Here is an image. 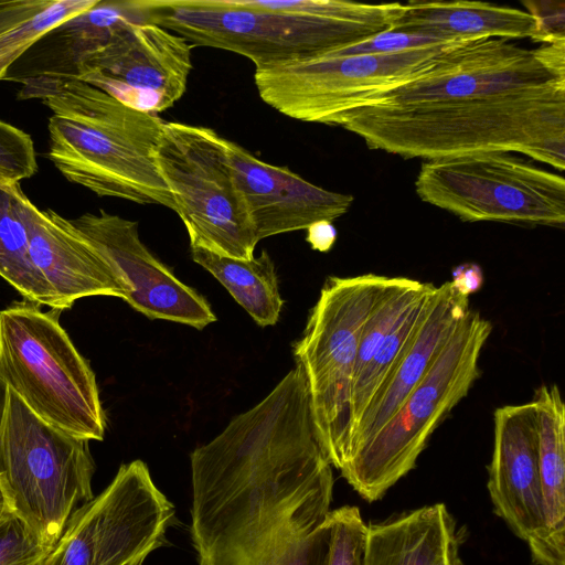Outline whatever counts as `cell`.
I'll use <instances>...</instances> for the list:
<instances>
[{
	"mask_svg": "<svg viewBox=\"0 0 565 565\" xmlns=\"http://www.w3.org/2000/svg\"><path fill=\"white\" fill-rule=\"evenodd\" d=\"M130 22H145L135 0H99L92 9L60 23L41 36L29 49L35 50L36 54L26 55L29 72L21 77L74 76L83 57L104 44L116 29Z\"/></svg>",
	"mask_w": 565,
	"mask_h": 565,
	"instance_id": "obj_22",
	"label": "cell"
},
{
	"mask_svg": "<svg viewBox=\"0 0 565 565\" xmlns=\"http://www.w3.org/2000/svg\"><path fill=\"white\" fill-rule=\"evenodd\" d=\"M390 277H329L292 351L306 377L318 439L340 470L351 425V385L366 320Z\"/></svg>",
	"mask_w": 565,
	"mask_h": 565,
	"instance_id": "obj_8",
	"label": "cell"
},
{
	"mask_svg": "<svg viewBox=\"0 0 565 565\" xmlns=\"http://www.w3.org/2000/svg\"><path fill=\"white\" fill-rule=\"evenodd\" d=\"M190 467L199 565H318L334 480L299 365L196 447Z\"/></svg>",
	"mask_w": 565,
	"mask_h": 565,
	"instance_id": "obj_1",
	"label": "cell"
},
{
	"mask_svg": "<svg viewBox=\"0 0 565 565\" xmlns=\"http://www.w3.org/2000/svg\"><path fill=\"white\" fill-rule=\"evenodd\" d=\"M52 0L0 1V32L17 25L46 8Z\"/></svg>",
	"mask_w": 565,
	"mask_h": 565,
	"instance_id": "obj_33",
	"label": "cell"
},
{
	"mask_svg": "<svg viewBox=\"0 0 565 565\" xmlns=\"http://www.w3.org/2000/svg\"><path fill=\"white\" fill-rule=\"evenodd\" d=\"M88 443L41 419L0 376V490L7 508L47 547L94 498Z\"/></svg>",
	"mask_w": 565,
	"mask_h": 565,
	"instance_id": "obj_5",
	"label": "cell"
},
{
	"mask_svg": "<svg viewBox=\"0 0 565 565\" xmlns=\"http://www.w3.org/2000/svg\"><path fill=\"white\" fill-rule=\"evenodd\" d=\"M61 312L28 300L0 310V376L49 425L103 440L106 417L96 377L60 324Z\"/></svg>",
	"mask_w": 565,
	"mask_h": 565,
	"instance_id": "obj_6",
	"label": "cell"
},
{
	"mask_svg": "<svg viewBox=\"0 0 565 565\" xmlns=\"http://www.w3.org/2000/svg\"><path fill=\"white\" fill-rule=\"evenodd\" d=\"M392 31L447 42L495 38L537 43L536 22L525 10L478 1H409Z\"/></svg>",
	"mask_w": 565,
	"mask_h": 565,
	"instance_id": "obj_21",
	"label": "cell"
},
{
	"mask_svg": "<svg viewBox=\"0 0 565 565\" xmlns=\"http://www.w3.org/2000/svg\"><path fill=\"white\" fill-rule=\"evenodd\" d=\"M20 200L31 262L54 292L58 310L85 297L125 298L122 280L71 218L40 210L23 191Z\"/></svg>",
	"mask_w": 565,
	"mask_h": 565,
	"instance_id": "obj_17",
	"label": "cell"
},
{
	"mask_svg": "<svg viewBox=\"0 0 565 565\" xmlns=\"http://www.w3.org/2000/svg\"><path fill=\"white\" fill-rule=\"evenodd\" d=\"M174 507L139 459L68 519L46 565H143L163 545Z\"/></svg>",
	"mask_w": 565,
	"mask_h": 565,
	"instance_id": "obj_12",
	"label": "cell"
},
{
	"mask_svg": "<svg viewBox=\"0 0 565 565\" xmlns=\"http://www.w3.org/2000/svg\"><path fill=\"white\" fill-rule=\"evenodd\" d=\"M415 189L422 201L467 222L565 224L564 178L511 152L426 160Z\"/></svg>",
	"mask_w": 565,
	"mask_h": 565,
	"instance_id": "obj_10",
	"label": "cell"
},
{
	"mask_svg": "<svg viewBox=\"0 0 565 565\" xmlns=\"http://www.w3.org/2000/svg\"><path fill=\"white\" fill-rule=\"evenodd\" d=\"M458 540L445 504L423 507L367 525L364 565H436Z\"/></svg>",
	"mask_w": 565,
	"mask_h": 565,
	"instance_id": "obj_23",
	"label": "cell"
},
{
	"mask_svg": "<svg viewBox=\"0 0 565 565\" xmlns=\"http://www.w3.org/2000/svg\"><path fill=\"white\" fill-rule=\"evenodd\" d=\"M19 99H39L51 111L46 157L70 182L98 196L138 204H175L154 159L164 121L131 109L72 76L10 78Z\"/></svg>",
	"mask_w": 565,
	"mask_h": 565,
	"instance_id": "obj_3",
	"label": "cell"
},
{
	"mask_svg": "<svg viewBox=\"0 0 565 565\" xmlns=\"http://www.w3.org/2000/svg\"><path fill=\"white\" fill-rule=\"evenodd\" d=\"M469 309V298L458 294L450 280L435 287L411 347L352 431L343 465L395 415Z\"/></svg>",
	"mask_w": 565,
	"mask_h": 565,
	"instance_id": "obj_19",
	"label": "cell"
},
{
	"mask_svg": "<svg viewBox=\"0 0 565 565\" xmlns=\"http://www.w3.org/2000/svg\"><path fill=\"white\" fill-rule=\"evenodd\" d=\"M99 0H52L32 18L0 32V79L46 32L95 7Z\"/></svg>",
	"mask_w": 565,
	"mask_h": 565,
	"instance_id": "obj_27",
	"label": "cell"
},
{
	"mask_svg": "<svg viewBox=\"0 0 565 565\" xmlns=\"http://www.w3.org/2000/svg\"><path fill=\"white\" fill-rule=\"evenodd\" d=\"M190 249L193 262L210 271L258 326L278 321L284 300L275 264L266 250L252 259H238L201 247Z\"/></svg>",
	"mask_w": 565,
	"mask_h": 565,
	"instance_id": "obj_24",
	"label": "cell"
},
{
	"mask_svg": "<svg viewBox=\"0 0 565 565\" xmlns=\"http://www.w3.org/2000/svg\"><path fill=\"white\" fill-rule=\"evenodd\" d=\"M226 153L258 242L277 234L307 230L344 215L354 198L322 189L290 171L256 158L225 139Z\"/></svg>",
	"mask_w": 565,
	"mask_h": 565,
	"instance_id": "obj_16",
	"label": "cell"
},
{
	"mask_svg": "<svg viewBox=\"0 0 565 565\" xmlns=\"http://www.w3.org/2000/svg\"><path fill=\"white\" fill-rule=\"evenodd\" d=\"M192 49L188 40L160 25L130 22L83 57L72 77L131 109L158 115L184 95Z\"/></svg>",
	"mask_w": 565,
	"mask_h": 565,
	"instance_id": "obj_14",
	"label": "cell"
},
{
	"mask_svg": "<svg viewBox=\"0 0 565 565\" xmlns=\"http://www.w3.org/2000/svg\"><path fill=\"white\" fill-rule=\"evenodd\" d=\"M71 222L122 280L124 300L135 310L150 319L199 330L216 320L209 302L177 278L141 242L137 222L104 210L84 213Z\"/></svg>",
	"mask_w": 565,
	"mask_h": 565,
	"instance_id": "obj_15",
	"label": "cell"
},
{
	"mask_svg": "<svg viewBox=\"0 0 565 565\" xmlns=\"http://www.w3.org/2000/svg\"><path fill=\"white\" fill-rule=\"evenodd\" d=\"M20 183L0 186V277L30 302L57 309L46 280L33 266L21 213Z\"/></svg>",
	"mask_w": 565,
	"mask_h": 565,
	"instance_id": "obj_25",
	"label": "cell"
},
{
	"mask_svg": "<svg viewBox=\"0 0 565 565\" xmlns=\"http://www.w3.org/2000/svg\"><path fill=\"white\" fill-rule=\"evenodd\" d=\"M306 231V241L312 249L318 252H329L337 241V230L332 222L320 221L310 225Z\"/></svg>",
	"mask_w": 565,
	"mask_h": 565,
	"instance_id": "obj_35",
	"label": "cell"
},
{
	"mask_svg": "<svg viewBox=\"0 0 565 565\" xmlns=\"http://www.w3.org/2000/svg\"><path fill=\"white\" fill-rule=\"evenodd\" d=\"M145 22L193 46L226 50L255 70L320 56L384 31L392 21H353L265 9L255 0H135Z\"/></svg>",
	"mask_w": 565,
	"mask_h": 565,
	"instance_id": "obj_4",
	"label": "cell"
},
{
	"mask_svg": "<svg viewBox=\"0 0 565 565\" xmlns=\"http://www.w3.org/2000/svg\"><path fill=\"white\" fill-rule=\"evenodd\" d=\"M7 505H6V502H4V499H3V495L1 493V490H0V518L1 515L4 513V511L7 510Z\"/></svg>",
	"mask_w": 565,
	"mask_h": 565,
	"instance_id": "obj_38",
	"label": "cell"
},
{
	"mask_svg": "<svg viewBox=\"0 0 565 565\" xmlns=\"http://www.w3.org/2000/svg\"><path fill=\"white\" fill-rule=\"evenodd\" d=\"M488 467V490L494 513L521 540L531 541L542 529L543 511L533 401L498 407Z\"/></svg>",
	"mask_w": 565,
	"mask_h": 565,
	"instance_id": "obj_18",
	"label": "cell"
},
{
	"mask_svg": "<svg viewBox=\"0 0 565 565\" xmlns=\"http://www.w3.org/2000/svg\"><path fill=\"white\" fill-rule=\"evenodd\" d=\"M154 159L190 247L252 259L258 239L233 175L225 138L207 127L164 121Z\"/></svg>",
	"mask_w": 565,
	"mask_h": 565,
	"instance_id": "obj_9",
	"label": "cell"
},
{
	"mask_svg": "<svg viewBox=\"0 0 565 565\" xmlns=\"http://www.w3.org/2000/svg\"><path fill=\"white\" fill-rule=\"evenodd\" d=\"M491 331V323L469 309L395 415L348 458L339 471L361 498L380 500L415 468L435 429L478 379Z\"/></svg>",
	"mask_w": 565,
	"mask_h": 565,
	"instance_id": "obj_7",
	"label": "cell"
},
{
	"mask_svg": "<svg viewBox=\"0 0 565 565\" xmlns=\"http://www.w3.org/2000/svg\"><path fill=\"white\" fill-rule=\"evenodd\" d=\"M435 287L436 286L406 312L391 334L376 350L364 370L353 380L351 386V425L349 438L373 398L385 385L411 347L423 322Z\"/></svg>",
	"mask_w": 565,
	"mask_h": 565,
	"instance_id": "obj_26",
	"label": "cell"
},
{
	"mask_svg": "<svg viewBox=\"0 0 565 565\" xmlns=\"http://www.w3.org/2000/svg\"><path fill=\"white\" fill-rule=\"evenodd\" d=\"M52 548L9 509L0 518V565H46Z\"/></svg>",
	"mask_w": 565,
	"mask_h": 565,
	"instance_id": "obj_29",
	"label": "cell"
},
{
	"mask_svg": "<svg viewBox=\"0 0 565 565\" xmlns=\"http://www.w3.org/2000/svg\"><path fill=\"white\" fill-rule=\"evenodd\" d=\"M14 183H20V182H15L6 171H3L0 168V186H6V185L14 184Z\"/></svg>",
	"mask_w": 565,
	"mask_h": 565,
	"instance_id": "obj_37",
	"label": "cell"
},
{
	"mask_svg": "<svg viewBox=\"0 0 565 565\" xmlns=\"http://www.w3.org/2000/svg\"><path fill=\"white\" fill-rule=\"evenodd\" d=\"M436 565H463L459 555V540L451 544Z\"/></svg>",
	"mask_w": 565,
	"mask_h": 565,
	"instance_id": "obj_36",
	"label": "cell"
},
{
	"mask_svg": "<svg viewBox=\"0 0 565 565\" xmlns=\"http://www.w3.org/2000/svg\"><path fill=\"white\" fill-rule=\"evenodd\" d=\"M458 42V41H457ZM444 40L408 34L395 31H384L374 36L350 45L343 49L328 52L322 55L344 56V55H367V54H391L404 51H411L434 45L447 44Z\"/></svg>",
	"mask_w": 565,
	"mask_h": 565,
	"instance_id": "obj_31",
	"label": "cell"
},
{
	"mask_svg": "<svg viewBox=\"0 0 565 565\" xmlns=\"http://www.w3.org/2000/svg\"><path fill=\"white\" fill-rule=\"evenodd\" d=\"M525 11L536 22L537 43L565 42V2L551 0L522 1Z\"/></svg>",
	"mask_w": 565,
	"mask_h": 565,
	"instance_id": "obj_32",
	"label": "cell"
},
{
	"mask_svg": "<svg viewBox=\"0 0 565 565\" xmlns=\"http://www.w3.org/2000/svg\"><path fill=\"white\" fill-rule=\"evenodd\" d=\"M0 168L15 182L38 171L36 153L30 135L0 120Z\"/></svg>",
	"mask_w": 565,
	"mask_h": 565,
	"instance_id": "obj_30",
	"label": "cell"
},
{
	"mask_svg": "<svg viewBox=\"0 0 565 565\" xmlns=\"http://www.w3.org/2000/svg\"><path fill=\"white\" fill-rule=\"evenodd\" d=\"M532 401L543 524L527 544L534 565H565V405L556 384L542 385Z\"/></svg>",
	"mask_w": 565,
	"mask_h": 565,
	"instance_id": "obj_20",
	"label": "cell"
},
{
	"mask_svg": "<svg viewBox=\"0 0 565 565\" xmlns=\"http://www.w3.org/2000/svg\"><path fill=\"white\" fill-rule=\"evenodd\" d=\"M452 43L391 54L320 55L255 70L254 81L262 100L280 114L337 126L345 113L423 73Z\"/></svg>",
	"mask_w": 565,
	"mask_h": 565,
	"instance_id": "obj_11",
	"label": "cell"
},
{
	"mask_svg": "<svg viewBox=\"0 0 565 565\" xmlns=\"http://www.w3.org/2000/svg\"><path fill=\"white\" fill-rule=\"evenodd\" d=\"M556 82H565V42L526 49L504 39L467 40L452 43L423 73L363 106L458 102Z\"/></svg>",
	"mask_w": 565,
	"mask_h": 565,
	"instance_id": "obj_13",
	"label": "cell"
},
{
	"mask_svg": "<svg viewBox=\"0 0 565 565\" xmlns=\"http://www.w3.org/2000/svg\"><path fill=\"white\" fill-rule=\"evenodd\" d=\"M370 149L434 160L477 152H520L565 168V82L458 102L363 106L338 121Z\"/></svg>",
	"mask_w": 565,
	"mask_h": 565,
	"instance_id": "obj_2",
	"label": "cell"
},
{
	"mask_svg": "<svg viewBox=\"0 0 565 565\" xmlns=\"http://www.w3.org/2000/svg\"><path fill=\"white\" fill-rule=\"evenodd\" d=\"M483 280L482 269L477 264L469 263L454 269L450 282L458 294L469 297L482 287Z\"/></svg>",
	"mask_w": 565,
	"mask_h": 565,
	"instance_id": "obj_34",
	"label": "cell"
},
{
	"mask_svg": "<svg viewBox=\"0 0 565 565\" xmlns=\"http://www.w3.org/2000/svg\"><path fill=\"white\" fill-rule=\"evenodd\" d=\"M324 524L326 540L318 565H364L367 525L359 508L332 510Z\"/></svg>",
	"mask_w": 565,
	"mask_h": 565,
	"instance_id": "obj_28",
	"label": "cell"
}]
</instances>
